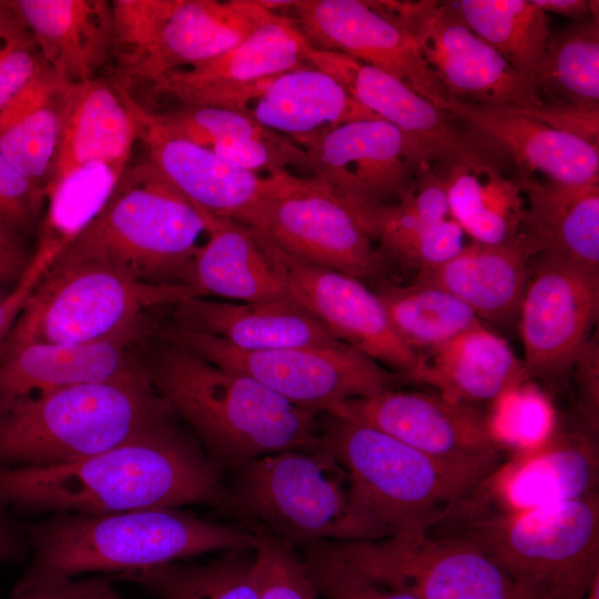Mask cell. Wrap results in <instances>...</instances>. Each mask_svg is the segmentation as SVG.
Listing matches in <instances>:
<instances>
[{
    "instance_id": "cell-12",
    "label": "cell",
    "mask_w": 599,
    "mask_h": 599,
    "mask_svg": "<svg viewBox=\"0 0 599 599\" xmlns=\"http://www.w3.org/2000/svg\"><path fill=\"white\" fill-rule=\"evenodd\" d=\"M268 174L272 186L250 227L305 262L359 280L392 281L393 268L363 219L334 189L287 170Z\"/></svg>"
},
{
    "instance_id": "cell-16",
    "label": "cell",
    "mask_w": 599,
    "mask_h": 599,
    "mask_svg": "<svg viewBox=\"0 0 599 599\" xmlns=\"http://www.w3.org/2000/svg\"><path fill=\"white\" fill-rule=\"evenodd\" d=\"M599 313V274L540 256L519 312L528 379L562 385L591 338Z\"/></svg>"
},
{
    "instance_id": "cell-33",
    "label": "cell",
    "mask_w": 599,
    "mask_h": 599,
    "mask_svg": "<svg viewBox=\"0 0 599 599\" xmlns=\"http://www.w3.org/2000/svg\"><path fill=\"white\" fill-rule=\"evenodd\" d=\"M247 111L262 125L291 140L351 121L379 119L312 64L275 78Z\"/></svg>"
},
{
    "instance_id": "cell-10",
    "label": "cell",
    "mask_w": 599,
    "mask_h": 599,
    "mask_svg": "<svg viewBox=\"0 0 599 599\" xmlns=\"http://www.w3.org/2000/svg\"><path fill=\"white\" fill-rule=\"evenodd\" d=\"M192 297L199 295L190 285L145 283L92 261L53 260L1 348L108 338L148 318L149 309L174 306Z\"/></svg>"
},
{
    "instance_id": "cell-7",
    "label": "cell",
    "mask_w": 599,
    "mask_h": 599,
    "mask_svg": "<svg viewBox=\"0 0 599 599\" xmlns=\"http://www.w3.org/2000/svg\"><path fill=\"white\" fill-rule=\"evenodd\" d=\"M232 473L233 511L293 547L392 535L361 505L347 471L322 447L266 455Z\"/></svg>"
},
{
    "instance_id": "cell-45",
    "label": "cell",
    "mask_w": 599,
    "mask_h": 599,
    "mask_svg": "<svg viewBox=\"0 0 599 599\" xmlns=\"http://www.w3.org/2000/svg\"><path fill=\"white\" fill-rule=\"evenodd\" d=\"M44 197L0 151V221L22 235L35 222Z\"/></svg>"
},
{
    "instance_id": "cell-46",
    "label": "cell",
    "mask_w": 599,
    "mask_h": 599,
    "mask_svg": "<svg viewBox=\"0 0 599 599\" xmlns=\"http://www.w3.org/2000/svg\"><path fill=\"white\" fill-rule=\"evenodd\" d=\"M60 251L58 244L41 241L14 288L8 294L0 295V348L27 298Z\"/></svg>"
},
{
    "instance_id": "cell-3",
    "label": "cell",
    "mask_w": 599,
    "mask_h": 599,
    "mask_svg": "<svg viewBox=\"0 0 599 599\" xmlns=\"http://www.w3.org/2000/svg\"><path fill=\"white\" fill-rule=\"evenodd\" d=\"M31 561L12 593L89 572L122 573L213 551L255 548L253 527L210 521L176 508L58 512L24 528Z\"/></svg>"
},
{
    "instance_id": "cell-36",
    "label": "cell",
    "mask_w": 599,
    "mask_h": 599,
    "mask_svg": "<svg viewBox=\"0 0 599 599\" xmlns=\"http://www.w3.org/2000/svg\"><path fill=\"white\" fill-rule=\"evenodd\" d=\"M449 3L479 38L537 89L551 35L546 12L531 0H458Z\"/></svg>"
},
{
    "instance_id": "cell-18",
    "label": "cell",
    "mask_w": 599,
    "mask_h": 599,
    "mask_svg": "<svg viewBox=\"0 0 599 599\" xmlns=\"http://www.w3.org/2000/svg\"><path fill=\"white\" fill-rule=\"evenodd\" d=\"M260 236L292 300L336 339L407 380L418 354L398 336L373 290L359 278L300 260Z\"/></svg>"
},
{
    "instance_id": "cell-17",
    "label": "cell",
    "mask_w": 599,
    "mask_h": 599,
    "mask_svg": "<svg viewBox=\"0 0 599 599\" xmlns=\"http://www.w3.org/2000/svg\"><path fill=\"white\" fill-rule=\"evenodd\" d=\"M599 457L588 433H551L504 459L443 521L524 512L597 493Z\"/></svg>"
},
{
    "instance_id": "cell-39",
    "label": "cell",
    "mask_w": 599,
    "mask_h": 599,
    "mask_svg": "<svg viewBox=\"0 0 599 599\" xmlns=\"http://www.w3.org/2000/svg\"><path fill=\"white\" fill-rule=\"evenodd\" d=\"M537 90L548 101L599 110V18L571 20L552 33Z\"/></svg>"
},
{
    "instance_id": "cell-5",
    "label": "cell",
    "mask_w": 599,
    "mask_h": 599,
    "mask_svg": "<svg viewBox=\"0 0 599 599\" xmlns=\"http://www.w3.org/2000/svg\"><path fill=\"white\" fill-rule=\"evenodd\" d=\"M175 416L144 365L118 379L40 393L0 412V467L70 463L123 444Z\"/></svg>"
},
{
    "instance_id": "cell-21",
    "label": "cell",
    "mask_w": 599,
    "mask_h": 599,
    "mask_svg": "<svg viewBox=\"0 0 599 599\" xmlns=\"http://www.w3.org/2000/svg\"><path fill=\"white\" fill-rule=\"evenodd\" d=\"M124 97L146 159L161 174L200 212L250 226L272 186V176L226 163L210 149L172 131L126 89Z\"/></svg>"
},
{
    "instance_id": "cell-38",
    "label": "cell",
    "mask_w": 599,
    "mask_h": 599,
    "mask_svg": "<svg viewBox=\"0 0 599 599\" xmlns=\"http://www.w3.org/2000/svg\"><path fill=\"white\" fill-rule=\"evenodd\" d=\"M402 341L416 354L433 349L480 323L461 301L433 286L374 282Z\"/></svg>"
},
{
    "instance_id": "cell-23",
    "label": "cell",
    "mask_w": 599,
    "mask_h": 599,
    "mask_svg": "<svg viewBox=\"0 0 599 599\" xmlns=\"http://www.w3.org/2000/svg\"><path fill=\"white\" fill-rule=\"evenodd\" d=\"M328 412L438 457L505 453L491 433L489 416L471 404L450 400L437 392L393 388L346 400Z\"/></svg>"
},
{
    "instance_id": "cell-11",
    "label": "cell",
    "mask_w": 599,
    "mask_h": 599,
    "mask_svg": "<svg viewBox=\"0 0 599 599\" xmlns=\"http://www.w3.org/2000/svg\"><path fill=\"white\" fill-rule=\"evenodd\" d=\"M160 336L214 364L247 374L291 404L317 413L393 389L404 382L400 375L343 342L250 352L213 335L172 325L164 327Z\"/></svg>"
},
{
    "instance_id": "cell-28",
    "label": "cell",
    "mask_w": 599,
    "mask_h": 599,
    "mask_svg": "<svg viewBox=\"0 0 599 599\" xmlns=\"http://www.w3.org/2000/svg\"><path fill=\"white\" fill-rule=\"evenodd\" d=\"M531 256L534 253L521 234L498 245L473 241L448 261L418 271L412 284L449 293L478 318L510 324L519 316Z\"/></svg>"
},
{
    "instance_id": "cell-27",
    "label": "cell",
    "mask_w": 599,
    "mask_h": 599,
    "mask_svg": "<svg viewBox=\"0 0 599 599\" xmlns=\"http://www.w3.org/2000/svg\"><path fill=\"white\" fill-rule=\"evenodd\" d=\"M174 327L205 333L250 352L341 342L292 298L232 303L192 297L173 306Z\"/></svg>"
},
{
    "instance_id": "cell-40",
    "label": "cell",
    "mask_w": 599,
    "mask_h": 599,
    "mask_svg": "<svg viewBox=\"0 0 599 599\" xmlns=\"http://www.w3.org/2000/svg\"><path fill=\"white\" fill-rule=\"evenodd\" d=\"M369 230L392 267L418 272L448 261L464 247L465 233L451 217L425 221L398 204L378 210Z\"/></svg>"
},
{
    "instance_id": "cell-52",
    "label": "cell",
    "mask_w": 599,
    "mask_h": 599,
    "mask_svg": "<svg viewBox=\"0 0 599 599\" xmlns=\"http://www.w3.org/2000/svg\"><path fill=\"white\" fill-rule=\"evenodd\" d=\"M80 587L73 581L58 582L21 593H12L7 599H78Z\"/></svg>"
},
{
    "instance_id": "cell-19",
    "label": "cell",
    "mask_w": 599,
    "mask_h": 599,
    "mask_svg": "<svg viewBox=\"0 0 599 599\" xmlns=\"http://www.w3.org/2000/svg\"><path fill=\"white\" fill-rule=\"evenodd\" d=\"M278 13L291 18L314 49L338 52L377 68L441 110L453 98L414 38L373 1L296 0Z\"/></svg>"
},
{
    "instance_id": "cell-32",
    "label": "cell",
    "mask_w": 599,
    "mask_h": 599,
    "mask_svg": "<svg viewBox=\"0 0 599 599\" xmlns=\"http://www.w3.org/2000/svg\"><path fill=\"white\" fill-rule=\"evenodd\" d=\"M203 215L207 240L200 245L186 281L199 297L216 296L240 303L291 298L255 230Z\"/></svg>"
},
{
    "instance_id": "cell-49",
    "label": "cell",
    "mask_w": 599,
    "mask_h": 599,
    "mask_svg": "<svg viewBox=\"0 0 599 599\" xmlns=\"http://www.w3.org/2000/svg\"><path fill=\"white\" fill-rule=\"evenodd\" d=\"M26 545L24 531L18 529L7 515L6 508L0 506V561L20 557Z\"/></svg>"
},
{
    "instance_id": "cell-26",
    "label": "cell",
    "mask_w": 599,
    "mask_h": 599,
    "mask_svg": "<svg viewBox=\"0 0 599 599\" xmlns=\"http://www.w3.org/2000/svg\"><path fill=\"white\" fill-rule=\"evenodd\" d=\"M61 103V138L45 197L62 179L88 165L105 164L123 174L138 139L124 89L112 79L65 83Z\"/></svg>"
},
{
    "instance_id": "cell-54",
    "label": "cell",
    "mask_w": 599,
    "mask_h": 599,
    "mask_svg": "<svg viewBox=\"0 0 599 599\" xmlns=\"http://www.w3.org/2000/svg\"><path fill=\"white\" fill-rule=\"evenodd\" d=\"M21 236V234L0 221V245L24 250Z\"/></svg>"
},
{
    "instance_id": "cell-50",
    "label": "cell",
    "mask_w": 599,
    "mask_h": 599,
    "mask_svg": "<svg viewBox=\"0 0 599 599\" xmlns=\"http://www.w3.org/2000/svg\"><path fill=\"white\" fill-rule=\"evenodd\" d=\"M544 12L556 13L570 18L571 20L581 19L591 13L598 14V1L585 0H531Z\"/></svg>"
},
{
    "instance_id": "cell-53",
    "label": "cell",
    "mask_w": 599,
    "mask_h": 599,
    "mask_svg": "<svg viewBox=\"0 0 599 599\" xmlns=\"http://www.w3.org/2000/svg\"><path fill=\"white\" fill-rule=\"evenodd\" d=\"M79 599H123L104 578H98L95 585Z\"/></svg>"
},
{
    "instance_id": "cell-48",
    "label": "cell",
    "mask_w": 599,
    "mask_h": 599,
    "mask_svg": "<svg viewBox=\"0 0 599 599\" xmlns=\"http://www.w3.org/2000/svg\"><path fill=\"white\" fill-rule=\"evenodd\" d=\"M571 374L576 376L579 412L586 432L595 437L599 425V344L597 335L589 339Z\"/></svg>"
},
{
    "instance_id": "cell-4",
    "label": "cell",
    "mask_w": 599,
    "mask_h": 599,
    "mask_svg": "<svg viewBox=\"0 0 599 599\" xmlns=\"http://www.w3.org/2000/svg\"><path fill=\"white\" fill-rule=\"evenodd\" d=\"M319 447L343 466L357 500L392 534L430 529L505 459V453L434 456L332 412L321 413Z\"/></svg>"
},
{
    "instance_id": "cell-1",
    "label": "cell",
    "mask_w": 599,
    "mask_h": 599,
    "mask_svg": "<svg viewBox=\"0 0 599 599\" xmlns=\"http://www.w3.org/2000/svg\"><path fill=\"white\" fill-rule=\"evenodd\" d=\"M177 419L70 463L0 467V506L49 514H111L184 505L233 511L221 470Z\"/></svg>"
},
{
    "instance_id": "cell-22",
    "label": "cell",
    "mask_w": 599,
    "mask_h": 599,
    "mask_svg": "<svg viewBox=\"0 0 599 599\" xmlns=\"http://www.w3.org/2000/svg\"><path fill=\"white\" fill-rule=\"evenodd\" d=\"M308 62L333 77L367 110L418 143L441 167L504 161L456 128L453 116L400 80L345 54L312 48Z\"/></svg>"
},
{
    "instance_id": "cell-24",
    "label": "cell",
    "mask_w": 599,
    "mask_h": 599,
    "mask_svg": "<svg viewBox=\"0 0 599 599\" xmlns=\"http://www.w3.org/2000/svg\"><path fill=\"white\" fill-rule=\"evenodd\" d=\"M444 111L461 122L480 146L511 163L517 177L540 172L548 181L562 184L599 181L598 145L558 131L517 108L451 98Z\"/></svg>"
},
{
    "instance_id": "cell-43",
    "label": "cell",
    "mask_w": 599,
    "mask_h": 599,
    "mask_svg": "<svg viewBox=\"0 0 599 599\" xmlns=\"http://www.w3.org/2000/svg\"><path fill=\"white\" fill-rule=\"evenodd\" d=\"M295 548L318 596L323 599H420L369 581L334 556L324 541Z\"/></svg>"
},
{
    "instance_id": "cell-37",
    "label": "cell",
    "mask_w": 599,
    "mask_h": 599,
    "mask_svg": "<svg viewBox=\"0 0 599 599\" xmlns=\"http://www.w3.org/2000/svg\"><path fill=\"white\" fill-rule=\"evenodd\" d=\"M156 599H258L255 548L224 550L205 562L176 561L114 576Z\"/></svg>"
},
{
    "instance_id": "cell-41",
    "label": "cell",
    "mask_w": 599,
    "mask_h": 599,
    "mask_svg": "<svg viewBox=\"0 0 599 599\" xmlns=\"http://www.w3.org/2000/svg\"><path fill=\"white\" fill-rule=\"evenodd\" d=\"M256 532L258 599H318L295 548L262 527Z\"/></svg>"
},
{
    "instance_id": "cell-57",
    "label": "cell",
    "mask_w": 599,
    "mask_h": 599,
    "mask_svg": "<svg viewBox=\"0 0 599 599\" xmlns=\"http://www.w3.org/2000/svg\"><path fill=\"white\" fill-rule=\"evenodd\" d=\"M515 599H526V598L521 597V596L518 593V596H517Z\"/></svg>"
},
{
    "instance_id": "cell-29",
    "label": "cell",
    "mask_w": 599,
    "mask_h": 599,
    "mask_svg": "<svg viewBox=\"0 0 599 599\" xmlns=\"http://www.w3.org/2000/svg\"><path fill=\"white\" fill-rule=\"evenodd\" d=\"M47 65L64 83L87 82L110 60L111 2L105 0H10Z\"/></svg>"
},
{
    "instance_id": "cell-8",
    "label": "cell",
    "mask_w": 599,
    "mask_h": 599,
    "mask_svg": "<svg viewBox=\"0 0 599 599\" xmlns=\"http://www.w3.org/2000/svg\"><path fill=\"white\" fill-rule=\"evenodd\" d=\"M474 544L526 599H585L599 578V497L432 527Z\"/></svg>"
},
{
    "instance_id": "cell-20",
    "label": "cell",
    "mask_w": 599,
    "mask_h": 599,
    "mask_svg": "<svg viewBox=\"0 0 599 599\" xmlns=\"http://www.w3.org/2000/svg\"><path fill=\"white\" fill-rule=\"evenodd\" d=\"M311 50L293 20L274 12L225 53L152 81L150 93L174 98L181 105L247 111L275 78L309 64Z\"/></svg>"
},
{
    "instance_id": "cell-56",
    "label": "cell",
    "mask_w": 599,
    "mask_h": 599,
    "mask_svg": "<svg viewBox=\"0 0 599 599\" xmlns=\"http://www.w3.org/2000/svg\"><path fill=\"white\" fill-rule=\"evenodd\" d=\"M11 11L9 1H0V20Z\"/></svg>"
},
{
    "instance_id": "cell-42",
    "label": "cell",
    "mask_w": 599,
    "mask_h": 599,
    "mask_svg": "<svg viewBox=\"0 0 599 599\" xmlns=\"http://www.w3.org/2000/svg\"><path fill=\"white\" fill-rule=\"evenodd\" d=\"M489 416L491 433L505 450L525 451L542 444L552 433L550 409L545 400L520 387L497 402Z\"/></svg>"
},
{
    "instance_id": "cell-31",
    "label": "cell",
    "mask_w": 599,
    "mask_h": 599,
    "mask_svg": "<svg viewBox=\"0 0 599 599\" xmlns=\"http://www.w3.org/2000/svg\"><path fill=\"white\" fill-rule=\"evenodd\" d=\"M526 199L520 234L534 255L599 274V181L562 184L518 177Z\"/></svg>"
},
{
    "instance_id": "cell-13",
    "label": "cell",
    "mask_w": 599,
    "mask_h": 599,
    "mask_svg": "<svg viewBox=\"0 0 599 599\" xmlns=\"http://www.w3.org/2000/svg\"><path fill=\"white\" fill-rule=\"evenodd\" d=\"M369 581L420 599H515L517 590L474 544L428 530L367 541H324Z\"/></svg>"
},
{
    "instance_id": "cell-25",
    "label": "cell",
    "mask_w": 599,
    "mask_h": 599,
    "mask_svg": "<svg viewBox=\"0 0 599 599\" xmlns=\"http://www.w3.org/2000/svg\"><path fill=\"white\" fill-rule=\"evenodd\" d=\"M149 318L111 337L79 344L23 343L0 349V412L23 398L103 383L142 369L131 347L151 334Z\"/></svg>"
},
{
    "instance_id": "cell-9",
    "label": "cell",
    "mask_w": 599,
    "mask_h": 599,
    "mask_svg": "<svg viewBox=\"0 0 599 599\" xmlns=\"http://www.w3.org/2000/svg\"><path fill=\"white\" fill-rule=\"evenodd\" d=\"M112 78L135 82L192 68L231 50L274 12L258 0H113Z\"/></svg>"
},
{
    "instance_id": "cell-6",
    "label": "cell",
    "mask_w": 599,
    "mask_h": 599,
    "mask_svg": "<svg viewBox=\"0 0 599 599\" xmlns=\"http://www.w3.org/2000/svg\"><path fill=\"white\" fill-rule=\"evenodd\" d=\"M204 232L203 213L144 159L125 169L104 204L54 260L92 261L136 281L187 285Z\"/></svg>"
},
{
    "instance_id": "cell-34",
    "label": "cell",
    "mask_w": 599,
    "mask_h": 599,
    "mask_svg": "<svg viewBox=\"0 0 599 599\" xmlns=\"http://www.w3.org/2000/svg\"><path fill=\"white\" fill-rule=\"evenodd\" d=\"M450 217L474 242L498 245L516 240L526 199L519 179L497 163H464L441 167Z\"/></svg>"
},
{
    "instance_id": "cell-14",
    "label": "cell",
    "mask_w": 599,
    "mask_h": 599,
    "mask_svg": "<svg viewBox=\"0 0 599 599\" xmlns=\"http://www.w3.org/2000/svg\"><path fill=\"white\" fill-rule=\"evenodd\" d=\"M292 141L306 152L309 176L334 189L368 233L370 217L399 202L433 163L418 143L382 119L351 121Z\"/></svg>"
},
{
    "instance_id": "cell-55",
    "label": "cell",
    "mask_w": 599,
    "mask_h": 599,
    "mask_svg": "<svg viewBox=\"0 0 599 599\" xmlns=\"http://www.w3.org/2000/svg\"><path fill=\"white\" fill-rule=\"evenodd\" d=\"M11 6V4H10ZM16 18V13L11 7L10 13H8L4 18L0 20V33L6 28V26Z\"/></svg>"
},
{
    "instance_id": "cell-15",
    "label": "cell",
    "mask_w": 599,
    "mask_h": 599,
    "mask_svg": "<svg viewBox=\"0 0 599 599\" xmlns=\"http://www.w3.org/2000/svg\"><path fill=\"white\" fill-rule=\"evenodd\" d=\"M416 41L425 61L455 99L491 106L534 108L544 99L449 1H373Z\"/></svg>"
},
{
    "instance_id": "cell-47",
    "label": "cell",
    "mask_w": 599,
    "mask_h": 599,
    "mask_svg": "<svg viewBox=\"0 0 599 599\" xmlns=\"http://www.w3.org/2000/svg\"><path fill=\"white\" fill-rule=\"evenodd\" d=\"M518 110L558 131L598 145L599 110L583 109L570 103L548 100H544L542 104L538 106Z\"/></svg>"
},
{
    "instance_id": "cell-51",
    "label": "cell",
    "mask_w": 599,
    "mask_h": 599,
    "mask_svg": "<svg viewBox=\"0 0 599 599\" xmlns=\"http://www.w3.org/2000/svg\"><path fill=\"white\" fill-rule=\"evenodd\" d=\"M30 258L24 250H16L0 245V283L19 280L28 266Z\"/></svg>"
},
{
    "instance_id": "cell-2",
    "label": "cell",
    "mask_w": 599,
    "mask_h": 599,
    "mask_svg": "<svg viewBox=\"0 0 599 599\" xmlns=\"http://www.w3.org/2000/svg\"><path fill=\"white\" fill-rule=\"evenodd\" d=\"M142 363L158 394L220 470L319 447L321 413L291 404L247 374L163 337Z\"/></svg>"
},
{
    "instance_id": "cell-30",
    "label": "cell",
    "mask_w": 599,
    "mask_h": 599,
    "mask_svg": "<svg viewBox=\"0 0 599 599\" xmlns=\"http://www.w3.org/2000/svg\"><path fill=\"white\" fill-rule=\"evenodd\" d=\"M528 379L522 361L507 341L481 323L448 342L418 354L406 382L433 387L444 397L466 403L497 402Z\"/></svg>"
},
{
    "instance_id": "cell-35",
    "label": "cell",
    "mask_w": 599,
    "mask_h": 599,
    "mask_svg": "<svg viewBox=\"0 0 599 599\" xmlns=\"http://www.w3.org/2000/svg\"><path fill=\"white\" fill-rule=\"evenodd\" d=\"M64 84L39 82L0 114V151L43 195L61 138Z\"/></svg>"
},
{
    "instance_id": "cell-44",
    "label": "cell",
    "mask_w": 599,
    "mask_h": 599,
    "mask_svg": "<svg viewBox=\"0 0 599 599\" xmlns=\"http://www.w3.org/2000/svg\"><path fill=\"white\" fill-rule=\"evenodd\" d=\"M31 32L16 18L0 33V113L47 68Z\"/></svg>"
}]
</instances>
